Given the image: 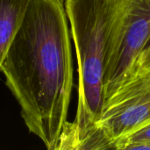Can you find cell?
<instances>
[{
  "mask_svg": "<svg viewBox=\"0 0 150 150\" xmlns=\"http://www.w3.org/2000/svg\"><path fill=\"white\" fill-rule=\"evenodd\" d=\"M131 149H143V150H150V142H146V143H141L134 145L131 148Z\"/></svg>",
  "mask_w": 150,
  "mask_h": 150,
  "instance_id": "ba28073f",
  "label": "cell"
},
{
  "mask_svg": "<svg viewBox=\"0 0 150 150\" xmlns=\"http://www.w3.org/2000/svg\"><path fill=\"white\" fill-rule=\"evenodd\" d=\"M109 10L104 103L134 71L150 41V0H106Z\"/></svg>",
  "mask_w": 150,
  "mask_h": 150,
  "instance_id": "3957f363",
  "label": "cell"
},
{
  "mask_svg": "<svg viewBox=\"0 0 150 150\" xmlns=\"http://www.w3.org/2000/svg\"><path fill=\"white\" fill-rule=\"evenodd\" d=\"M146 142H150V124L131 135L119 140L115 143L113 149L129 150L134 145Z\"/></svg>",
  "mask_w": 150,
  "mask_h": 150,
  "instance_id": "8992f818",
  "label": "cell"
},
{
  "mask_svg": "<svg viewBox=\"0 0 150 150\" xmlns=\"http://www.w3.org/2000/svg\"><path fill=\"white\" fill-rule=\"evenodd\" d=\"M150 124V69L136 66L131 76L104 103L80 150L113 149L115 143Z\"/></svg>",
  "mask_w": 150,
  "mask_h": 150,
  "instance_id": "277c9868",
  "label": "cell"
},
{
  "mask_svg": "<svg viewBox=\"0 0 150 150\" xmlns=\"http://www.w3.org/2000/svg\"><path fill=\"white\" fill-rule=\"evenodd\" d=\"M137 65L145 69H150V44L142 50L137 61Z\"/></svg>",
  "mask_w": 150,
  "mask_h": 150,
  "instance_id": "52a82bcc",
  "label": "cell"
},
{
  "mask_svg": "<svg viewBox=\"0 0 150 150\" xmlns=\"http://www.w3.org/2000/svg\"><path fill=\"white\" fill-rule=\"evenodd\" d=\"M149 44H150V41H149V44H148V45H149Z\"/></svg>",
  "mask_w": 150,
  "mask_h": 150,
  "instance_id": "9c48e42d",
  "label": "cell"
},
{
  "mask_svg": "<svg viewBox=\"0 0 150 150\" xmlns=\"http://www.w3.org/2000/svg\"><path fill=\"white\" fill-rule=\"evenodd\" d=\"M29 0H0V72L4 59L25 13Z\"/></svg>",
  "mask_w": 150,
  "mask_h": 150,
  "instance_id": "5b68a950",
  "label": "cell"
},
{
  "mask_svg": "<svg viewBox=\"0 0 150 150\" xmlns=\"http://www.w3.org/2000/svg\"><path fill=\"white\" fill-rule=\"evenodd\" d=\"M65 0H29L1 72L28 131L55 150L73 88Z\"/></svg>",
  "mask_w": 150,
  "mask_h": 150,
  "instance_id": "6da1fadb",
  "label": "cell"
},
{
  "mask_svg": "<svg viewBox=\"0 0 150 150\" xmlns=\"http://www.w3.org/2000/svg\"><path fill=\"white\" fill-rule=\"evenodd\" d=\"M78 71L75 120L67 121L55 150H80L104 105L109 10L106 0H65Z\"/></svg>",
  "mask_w": 150,
  "mask_h": 150,
  "instance_id": "7a4b0ae2",
  "label": "cell"
}]
</instances>
